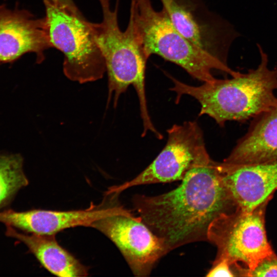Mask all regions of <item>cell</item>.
Masks as SVG:
<instances>
[{"mask_svg":"<svg viewBox=\"0 0 277 277\" xmlns=\"http://www.w3.org/2000/svg\"><path fill=\"white\" fill-rule=\"evenodd\" d=\"M174 189L154 195H135L140 216L164 242L169 252L190 243L207 240L210 224L237 206L217 162L191 169Z\"/></svg>","mask_w":277,"mask_h":277,"instance_id":"obj_1","label":"cell"},{"mask_svg":"<svg viewBox=\"0 0 277 277\" xmlns=\"http://www.w3.org/2000/svg\"><path fill=\"white\" fill-rule=\"evenodd\" d=\"M261 61L256 68L230 79H215L199 86L186 84L170 76L178 103L183 95L201 105L199 115H208L221 127L227 121L245 122L277 105V68L268 67V58L258 45Z\"/></svg>","mask_w":277,"mask_h":277,"instance_id":"obj_2","label":"cell"},{"mask_svg":"<svg viewBox=\"0 0 277 277\" xmlns=\"http://www.w3.org/2000/svg\"><path fill=\"white\" fill-rule=\"evenodd\" d=\"M129 22L146 61L157 54L203 83L216 79L211 73L213 70L232 77L240 73L188 40L175 28L164 9L156 11L150 0H131Z\"/></svg>","mask_w":277,"mask_h":277,"instance_id":"obj_3","label":"cell"},{"mask_svg":"<svg viewBox=\"0 0 277 277\" xmlns=\"http://www.w3.org/2000/svg\"><path fill=\"white\" fill-rule=\"evenodd\" d=\"M102 12L100 23L88 22L104 58L108 75V106L113 99L117 106L120 95L132 85L138 97L143 123H151L145 90L147 61L143 56L133 29L129 22L122 31L118 22V1L113 9L110 0H98Z\"/></svg>","mask_w":277,"mask_h":277,"instance_id":"obj_4","label":"cell"},{"mask_svg":"<svg viewBox=\"0 0 277 277\" xmlns=\"http://www.w3.org/2000/svg\"><path fill=\"white\" fill-rule=\"evenodd\" d=\"M52 48L63 54V72L80 84L101 79L106 72L102 52L87 21L67 9L43 1Z\"/></svg>","mask_w":277,"mask_h":277,"instance_id":"obj_5","label":"cell"},{"mask_svg":"<svg viewBox=\"0 0 277 277\" xmlns=\"http://www.w3.org/2000/svg\"><path fill=\"white\" fill-rule=\"evenodd\" d=\"M270 200L250 211L237 208L210 224L207 240L217 248L215 259H226L234 266H242L246 269L244 274L275 253L268 241L265 224V210Z\"/></svg>","mask_w":277,"mask_h":277,"instance_id":"obj_6","label":"cell"},{"mask_svg":"<svg viewBox=\"0 0 277 277\" xmlns=\"http://www.w3.org/2000/svg\"><path fill=\"white\" fill-rule=\"evenodd\" d=\"M167 131V143L154 161L134 179L110 187L106 195H117L135 186L182 180L191 169L211 161L196 122L174 125Z\"/></svg>","mask_w":277,"mask_h":277,"instance_id":"obj_7","label":"cell"},{"mask_svg":"<svg viewBox=\"0 0 277 277\" xmlns=\"http://www.w3.org/2000/svg\"><path fill=\"white\" fill-rule=\"evenodd\" d=\"M106 236L118 248L133 273L145 276L168 251L162 240L144 223L125 209L101 218L91 227Z\"/></svg>","mask_w":277,"mask_h":277,"instance_id":"obj_8","label":"cell"},{"mask_svg":"<svg viewBox=\"0 0 277 277\" xmlns=\"http://www.w3.org/2000/svg\"><path fill=\"white\" fill-rule=\"evenodd\" d=\"M175 28L205 52L227 63L233 40L239 34L228 23L217 18L201 0H161Z\"/></svg>","mask_w":277,"mask_h":277,"instance_id":"obj_9","label":"cell"},{"mask_svg":"<svg viewBox=\"0 0 277 277\" xmlns=\"http://www.w3.org/2000/svg\"><path fill=\"white\" fill-rule=\"evenodd\" d=\"M50 48L45 16L37 18L26 10L0 5V63L11 62L32 53L39 64Z\"/></svg>","mask_w":277,"mask_h":277,"instance_id":"obj_10","label":"cell"},{"mask_svg":"<svg viewBox=\"0 0 277 277\" xmlns=\"http://www.w3.org/2000/svg\"><path fill=\"white\" fill-rule=\"evenodd\" d=\"M126 208L120 205L95 206L85 210L56 211L32 209L0 212V222L24 232L39 234H56L66 229L77 226L91 227L95 221L118 213Z\"/></svg>","mask_w":277,"mask_h":277,"instance_id":"obj_11","label":"cell"},{"mask_svg":"<svg viewBox=\"0 0 277 277\" xmlns=\"http://www.w3.org/2000/svg\"><path fill=\"white\" fill-rule=\"evenodd\" d=\"M237 208L250 211L271 199L277 189V160L250 164L217 162Z\"/></svg>","mask_w":277,"mask_h":277,"instance_id":"obj_12","label":"cell"},{"mask_svg":"<svg viewBox=\"0 0 277 277\" xmlns=\"http://www.w3.org/2000/svg\"><path fill=\"white\" fill-rule=\"evenodd\" d=\"M277 160V105L252 118L224 162L250 164Z\"/></svg>","mask_w":277,"mask_h":277,"instance_id":"obj_13","label":"cell"},{"mask_svg":"<svg viewBox=\"0 0 277 277\" xmlns=\"http://www.w3.org/2000/svg\"><path fill=\"white\" fill-rule=\"evenodd\" d=\"M7 236L23 243L40 263L52 274L62 277H83L88 268L57 242L55 234H39L18 232L6 226Z\"/></svg>","mask_w":277,"mask_h":277,"instance_id":"obj_14","label":"cell"},{"mask_svg":"<svg viewBox=\"0 0 277 277\" xmlns=\"http://www.w3.org/2000/svg\"><path fill=\"white\" fill-rule=\"evenodd\" d=\"M29 184L18 154L0 155V210L10 204L17 192Z\"/></svg>","mask_w":277,"mask_h":277,"instance_id":"obj_15","label":"cell"},{"mask_svg":"<svg viewBox=\"0 0 277 277\" xmlns=\"http://www.w3.org/2000/svg\"><path fill=\"white\" fill-rule=\"evenodd\" d=\"M244 276H277V256L274 253L263 259L253 269L246 271Z\"/></svg>","mask_w":277,"mask_h":277,"instance_id":"obj_16","label":"cell"},{"mask_svg":"<svg viewBox=\"0 0 277 277\" xmlns=\"http://www.w3.org/2000/svg\"><path fill=\"white\" fill-rule=\"evenodd\" d=\"M213 276H236L234 267L226 259H215L213 266L206 275Z\"/></svg>","mask_w":277,"mask_h":277,"instance_id":"obj_17","label":"cell"},{"mask_svg":"<svg viewBox=\"0 0 277 277\" xmlns=\"http://www.w3.org/2000/svg\"><path fill=\"white\" fill-rule=\"evenodd\" d=\"M48 1L67 9L74 10L76 9V5L73 0H43Z\"/></svg>","mask_w":277,"mask_h":277,"instance_id":"obj_18","label":"cell"}]
</instances>
